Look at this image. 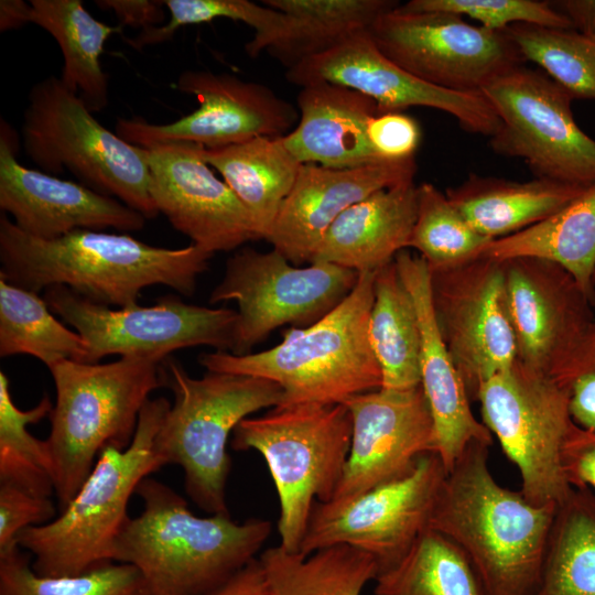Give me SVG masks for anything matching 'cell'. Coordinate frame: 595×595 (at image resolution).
<instances>
[{
	"label": "cell",
	"instance_id": "6da1fadb",
	"mask_svg": "<svg viewBox=\"0 0 595 595\" xmlns=\"http://www.w3.org/2000/svg\"><path fill=\"white\" fill-rule=\"evenodd\" d=\"M212 257L193 244L170 249L90 229L39 239L0 217V279L35 293L64 285L93 302L119 307L137 304L142 290L156 284L190 296Z\"/></svg>",
	"mask_w": 595,
	"mask_h": 595
},
{
	"label": "cell",
	"instance_id": "7a4b0ae2",
	"mask_svg": "<svg viewBox=\"0 0 595 595\" xmlns=\"http://www.w3.org/2000/svg\"><path fill=\"white\" fill-rule=\"evenodd\" d=\"M489 445L473 442L446 474L429 522L468 558L487 595H532L556 505L537 506L502 487L488 466Z\"/></svg>",
	"mask_w": 595,
	"mask_h": 595
},
{
	"label": "cell",
	"instance_id": "3957f363",
	"mask_svg": "<svg viewBox=\"0 0 595 595\" xmlns=\"http://www.w3.org/2000/svg\"><path fill=\"white\" fill-rule=\"evenodd\" d=\"M136 494L143 509L122 527L111 560L137 567L149 595L214 594L257 559L272 532L266 519L197 517L181 495L154 478H144Z\"/></svg>",
	"mask_w": 595,
	"mask_h": 595
},
{
	"label": "cell",
	"instance_id": "277c9868",
	"mask_svg": "<svg viewBox=\"0 0 595 595\" xmlns=\"http://www.w3.org/2000/svg\"><path fill=\"white\" fill-rule=\"evenodd\" d=\"M375 273H359L340 304L310 326L284 331L277 346L242 356L204 353L198 363L207 371L275 382L283 390L280 405L344 403L381 388V371L368 337Z\"/></svg>",
	"mask_w": 595,
	"mask_h": 595
},
{
	"label": "cell",
	"instance_id": "5b68a950",
	"mask_svg": "<svg viewBox=\"0 0 595 595\" xmlns=\"http://www.w3.org/2000/svg\"><path fill=\"white\" fill-rule=\"evenodd\" d=\"M171 407L165 397L142 408L131 444L107 446L69 504L52 521L22 530L18 544L34 556L42 576H72L113 562V542L129 519L128 505L139 484L165 466L155 439Z\"/></svg>",
	"mask_w": 595,
	"mask_h": 595
},
{
	"label": "cell",
	"instance_id": "8992f818",
	"mask_svg": "<svg viewBox=\"0 0 595 595\" xmlns=\"http://www.w3.org/2000/svg\"><path fill=\"white\" fill-rule=\"evenodd\" d=\"M48 370L56 399L46 442L62 511L105 447L131 444L150 393L165 381L160 363L130 357L107 364L62 360Z\"/></svg>",
	"mask_w": 595,
	"mask_h": 595
},
{
	"label": "cell",
	"instance_id": "52a82bcc",
	"mask_svg": "<svg viewBox=\"0 0 595 595\" xmlns=\"http://www.w3.org/2000/svg\"><path fill=\"white\" fill-rule=\"evenodd\" d=\"M164 367L174 402L158 432L156 453L165 465L183 468L185 490L197 507L210 515H229V436L251 413L280 405L283 390L271 380L247 375L207 371L193 378L172 359Z\"/></svg>",
	"mask_w": 595,
	"mask_h": 595
},
{
	"label": "cell",
	"instance_id": "ba28073f",
	"mask_svg": "<svg viewBox=\"0 0 595 595\" xmlns=\"http://www.w3.org/2000/svg\"><path fill=\"white\" fill-rule=\"evenodd\" d=\"M351 433V415L344 403L278 405L235 428L230 446L255 450L268 465L280 504L279 545L284 550L299 553L315 502L333 499Z\"/></svg>",
	"mask_w": 595,
	"mask_h": 595
},
{
	"label": "cell",
	"instance_id": "9c48e42d",
	"mask_svg": "<svg viewBox=\"0 0 595 595\" xmlns=\"http://www.w3.org/2000/svg\"><path fill=\"white\" fill-rule=\"evenodd\" d=\"M26 156L43 172L65 170L85 186L115 197L147 219L159 215L150 193L145 149L99 123L61 77L32 86L21 127Z\"/></svg>",
	"mask_w": 595,
	"mask_h": 595
},
{
	"label": "cell",
	"instance_id": "30bf717a",
	"mask_svg": "<svg viewBox=\"0 0 595 595\" xmlns=\"http://www.w3.org/2000/svg\"><path fill=\"white\" fill-rule=\"evenodd\" d=\"M482 422L517 467L521 494L537 506H560L571 494L561 454L573 425L569 398L548 374L519 360L478 391Z\"/></svg>",
	"mask_w": 595,
	"mask_h": 595
},
{
	"label": "cell",
	"instance_id": "8fae6325",
	"mask_svg": "<svg viewBox=\"0 0 595 595\" xmlns=\"http://www.w3.org/2000/svg\"><path fill=\"white\" fill-rule=\"evenodd\" d=\"M482 93L500 119L491 150L519 158L534 177L580 187L595 184V140L576 123L573 97L548 75L517 65Z\"/></svg>",
	"mask_w": 595,
	"mask_h": 595
},
{
	"label": "cell",
	"instance_id": "7c38bea8",
	"mask_svg": "<svg viewBox=\"0 0 595 595\" xmlns=\"http://www.w3.org/2000/svg\"><path fill=\"white\" fill-rule=\"evenodd\" d=\"M43 298L85 340V364H97L108 355L162 363L187 347L206 345L228 353L234 347L238 312L231 309L190 304L174 295L150 306L111 309L64 285L47 288Z\"/></svg>",
	"mask_w": 595,
	"mask_h": 595
},
{
	"label": "cell",
	"instance_id": "4fadbf2b",
	"mask_svg": "<svg viewBox=\"0 0 595 595\" xmlns=\"http://www.w3.org/2000/svg\"><path fill=\"white\" fill-rule=\"evenodd\" d=\"M359 273L333 263H291L272 248H244L228 258L209 304L236 301L238 321L231 354H251L275 328L306 327L333 311L353 291Z\"/></svg>",
	"mask_w": 595,
	"mask_h": 595
},
{
	"label": "cell",
	"instance_id": "5bb4252c",
	"mask_svg": "<svg viewBox=\"0 0 595 595\" xmlns=\"http://www.w3.org/2000/svg\"><path fill=\"white\" fill-rule=\"evenodd\" d=\"M447 472L435 452L407 475L343 500L316 501L299 553L345 544L370 554L379 572L396 564L429 529Z\"/></svg>",
	"mask_w": 595,
	"mask_h": 595
},
{
	"label": "cell",
	"instance_id": "9a60e30c",
	"mask_svg": "<svg viewBox=\"0 0 595 595\" xmlns=\"http://www.w3.org/2000/svg\"><path fill=\"white\" fill-rule=\"evenodd\" d=\"M368 32L390 61L448 90L482 91L493 78L524 64L506 30L476 26L453 13L413 12L398 6L380 15Z\"/></svg>",
	"mask_w": 595,
	"mask_h": 595
},
{
	"label": "cell",
	"instance_id": "2e32d148",
	"mask_svg": "<svg viewBox=\"0 0 595 595\" xmlns=\"http://www.w3.org/2000/svg\"><path fill=\"white\" fill-rule=\"evenodd\" d=\"M430 273L437 327L476 401L482 385L517 359L502 262L479 256Z\"/></svg>",
	"mask_w": 595,
	"mask_h": 595
},
{
	"label": "cell",
	"instance_id": "e0dca14e",
	"mask_svg": "<svg viewBox=\"0 0 595 595\" xmlns=\"http://www.w3.org/2000/svg\"><path fill=\"white\" fill-rule=\"evenodd\" d=\"M175 88L195 96L198 107L165 125L141 117L118 118L115 132L144 149L172 142L218 149L258 137H283L299 121L294 106L269 87L228 73L185 71Z\"/></svg>",
	"mask_w": 595,
	"mask_h": 595
},
{
	"label": "cell",
	"instance_id": "ac0fdd59",
	"mask_svg": "<svg viewBox=\"0 0 595 595\" xmlns=\"http://www.w3.org/2000/svg\"><path fill=\"white\" fill-rule=\"evenodd\" d=\"M299 87L327 82L371 98L379 113L428 107L452 116L467 132L491 138L500 119L482 91H454L431 85L386 57L368 31L355 33L324 53L288 69Z\"/></svg>",
	"mask_w": 595,
	"mask_h": 595
},
{
	"label": "cell",
	"instance_id": "d6986e66",
	"mask_svg": "<svg viewBox=\"0 0 595 595\" xmlns=\"http://www.w3.org/2000/svg\"><path fill=\"white\" fill-rule=\"evenodd\" d=\"M203 149L188 142L145 149L150 193L159 214L212 255L260 239L249 212L216 176L203 158Z\"/></svg>",
	"mask_w": 595,
	"mask_h": 595
},
{
	"label": "cell",
	"instance_id": "ffe728a7",
	"mask_svg": "<svg viewBox=\"0 0 595 595\" xmlns=\"http://www.w3.org/2000/svg\"><path fill=\"white\" fill-rule=\"evenodd\" d=\"M353 422L344 474L332 500H343L410 473L418 458L435 452L432 413L420 386L379 388L348 398Z\"/></svg>",
	"mask_w": 595,
	"mask_h": 595
},
{
	"label": "cell",
	"instance_id": "44dd1931",
	"mask_svg": "<svg viewBox=\"0 0 595 595\" xmlns=\"http://www.w3.org/2000/svg\"><path fill=\"white\" fill-rule=\"evenodd\" d=\"M501 262L517 360L551 375L595 322L594 303L553 262L529 257Z\"/></svg>",
	"mask_w": 595,
	"mask_h": 595
},
{
	"label": "cell",
	"instance_id": "7402d4cb",
	"mask_svg": "<svg viewBox=\"0 0 595 595\" xmlns=\"http://www.w3.org/2000/svg\"><path fill=\"white\" fill-rule=\"evenodd\" d=\"M9 128L1 120L0 208L23 232L50 240L78 229L138 231L145 226L141 213L115 197L22 165Z\"/></svg>",
	"mask_w": 595,
	"mask_h": 595
},
{
	"label": "cell",
	"instance_id": "603a6c76",
	"mask_svg": "<svg viewBox=\"0 0 595 595\" xmlns=\"http://www.w3.org/2000/svg\"><path fill=\"white\" fill-rule=\"evenodd\" d=\"M415 171L414 158L350 169L302 164L267 240L291 263H311L344 210L377 191L413 181Z\"/></svg>",
	"mask_w": 595,
	"mask_h": 595
},
{
	"label": "cell",
	"instance_id": "cb8c5ba5",
	"mask_svg": "<svg viewBox=\"0 0 595 595\" xmlns=\"http://www.w3.org/2000/svg\"><path fill=\"white\" fill-rule=\"evenodd\" d=\"M399 275L414 303L421 333V387L435 429V453L448 473L473 442L493 444V434L470 409L464 381L441 336L431 295V273L419 255L396 258Z\"/></svg>",
	"mask_w": 595,
	"mask_h": 595
},
{
	"label": "cell",
	"instance_id": "d4e9b609",
	"mask_svg": "<svg viewBox=\"0 0 595 595\" xmlns=\"http://www.w3.org/2000/svg\"><path fill=\"white\" fill-rule=\"evenodd\" d=\"M296 104L299 121L283 137L301 164L331 169L358 167L380 161L367 137V125L379 113L368 96L333 83L301 87Z\"/></svg>",
	"mask_w": 595,
	"mask_h": 595
},
{
	"label": "cell",
	"instance_id": "484cf974",
	"mask_svg": "<svg viewBox=\"0 0 595 595\" xmlns=\"http://www.w3.org/2000/svg\"><path fill=\"white\" fill-rule=\"evenodd\" d=\"M416 212L418 186L413 181L377 191L335 219L312 262L333 263L358 273L376 272L409 248Z\"/></svg>",
	"mask_w": 595,
	"mask_h": 595
},
{
	"label": "cell",
	"instance_id": "4316f807",
	"mask_svg": "<svg viewBox=\"0 0 595 595\" xmlns=\"http://www.w3.org/2000/svg\"><path fill=\"white\" fill-rule=\"evenodd\" d=\"M585 188L539 177L512 181L470 173L445 194L479 234L495 240L545 219Z\"/></svg>",
	"mask_w": 595,
	"mask_h": 595
},
{
	"label": "cell",
	"instance_id": "83f0119b",
	"mask_svg": "<svg viewBox=\"0 0 595 595\" xmlns=\"http://www.w3.org/2000/svg\"><path fill=\"white\" fill-rule=\"evenodd\" d=\"M283 137H258L203 149L204 160L247 208L259 238L266 240L302 165L285 147Z\"/></svg>",
	"mask_w": 595,
	"mask_h": 595
},
{
	"label": "cell",
	"instance_id": "f1b7e54d",
	"mask_svg": "<svg viewBox=\"0 0 595 595\" xmlns=\"http://www.w3.org/2000/svg\"><path fill=\"white\" fill-rule=\"evenodd\" d=\"M480 256L498 261L529 257L553 262L576 280L595 305V184L533 226L491 240Z\"/></svg>",
	"mask_w": 595,
	"mask_h": 595
},
{
	"label": "cell",
	"instance_id": "f546056e",
	"mask_svg": "<svg viewBox=\"0 0 595 595\" xmlns=\"http://www.w3.org/2000/svg\"><path fill=\"white\" fill-rule=\"evenodd\" d=\"M31 23L45 30L63 55L61 79L91 112L108 105V75L100 56L107 39L121 31L94 18L80 0H31Z\"/></svg>",
	"mask_w": 595,
	"mask_h": 595
},
{
	"label": "cell",
	"instance_id": "4dcf8cb0",
	"mask_svg": "<svg viewBox=\"0 0 595 595\" xmlns=\"http://www.w3.org/2000/svg\"><path fill=\"white\" fill-rule=\"evenodd\" d=\"M368 337L381 371V388L421 385V333L416 310L394 260L375 273Z\"/></svg>",
	"mask_w": 595,
	"mask_h": 595
},
{
	"label": "cell",
	"instance_id": "1f68e13d",
	"mask_svg": "<svg viewBox=\"0 0 595 595\" xmlns=\"http://www.w3.org/2000/svg\"><path fill=\"white\" fill-rule=\"evenodd\" d=\"M394 0H263L289 19L284 36L267 52L288 69L326 52L350 35L369 31Z\"/></svg>",
	"mask_w": 595,
	"mask_h": 595
},
{
	"label": "cell",
	"instance_id": "d6a6232c",
	"mask_svg": "<svg viewBox=\"0 0 595 595\" xmlns=\"http://www.w3.org/2000/svg\"><path fill=\"white\" fill-rule=\"evenodd\" d=\"M258 559L271 595H361L379 573L370 554L345 544L306 556L277 545Z\"/></svg>",
	"mask_w": 595,
	"mask_h": 595
},
{
	"label": "cell",
	"instance_id": "836d02e7",
	"mask_svg": "<svg viewBox=\"0 0 595 595\" xmlns=\"http://www.w3.org/2000/svg\"><path fill=\"white\" fill-rule=\"evenodd\" d=\"M532 595H595V493L573 488L558 507Z\"/></svg>",
	"mask_w": 595,
	"mask_h": 595
},
{
	"label": "cell",
	"instance_id": "e575fe53",
	"mask_svg": "<svg viewBox=\"0 0 595 595\" xmlns=\"http://www.w3.org/2000/svg\"><path fill=\"white\" fill-rule=\"evenodd\" d=\"M375 581V595H487L466 554L432 529Z\"/></svg>",
	"mask_w": 595,
	"mask_h": 595
},
{
	"label": "cell",
	"instance_id": "d590c367",
	"mask_svg": "<svg viewBox=\"0 0 595 595\" xmlns=\"http://www.w3.org/2000/svg\"><path fill=\"white\" fill-rule=\"evenodd\" d=\"M53 314L39 293L0 279V356L31 355L47 368L62 360L85 363V340Z\"/></svg>",
	"mask_w": 595,
	"mask_h": 595
},
{
	"label": "cell",
	"instance_id": "8d00e7d4",
	"mask_svg": "<svg viewBox=\"0 0 595 595\" xmlns=\"http://www.w3.org/2000/svg\"><path fill=\"white\" fill-rule=\"evenodd\" d=\"M53 403L47 394L29 410H20L11 398L9 379L0 371V485L50 497L55 493L54 466L46 440L28 431L48 416Z\"/></svg>",
	"mask_w": 595,
	"mask_h": 595
},
{
	"label": "cell",
	"instance_id": "74e56055",
	"mask_svg": "<svg viewBox=\"0 0 595 595\" xmlns=\"http://www.w3.org/2000/svg\"><path fill=\"white\" fill-rule=\"evenodd\" d=\"M490 241L467 221L445 192L429 182L418 186V212L409 248L419 252L430 270L470 261Z\"/></svg>",
	"mask_w": 595,
	"mask_h": 595
},
{
	"label": "cell",
	"instance_id": "f35d334b",
	"mask_svg": "<svg viewBox=\"0 0 595 595\" xmlns=\"http://www.w3.org/2000/svg\"><path fill=\"white\" fill-rule=\"evenodd\" d=\"M524 62L539 65L572 97L595 100V42L573 29L513 24L506 30Z\"/></svg>",
	"mask_w": 595,
	"mask_h": 595
},
{
	"label": "cell",
	"instance_id": "ab89813d",
	"mask_svg": "<svg viewBox=\"0 0 595 595\" xmlns=\"http://www.w3.org/2000/svg\"><path fill=\"white\" fill-rule=\"evenodd\" d=\"M170 20L162 26L142 30L128 43L134 48L163 43L172 39L182 26L230 19L242 22L255 30V35L245 45L246 53L256 58L261 52L277 44L289 28L285 14L264 4L248 0H163Z\"/></svg>",
	"mask_w": 595,
	"mask_h": 595
},
{
	"label": "cell",
	"instance_id": "60d3db41",
	"mask_svg": "<svg viewBox=\"0 0 595 595\" xmlns=\"http://www.w3.org/2000/svg\"><path fill=\"white\" fill-rule=\"evenodd\" d=\"M0 595H149L131 564L108 562L72 576L36 574L20 547L0 555Z\"/></svg>",
	"mask_w": 595,
	"mask_h": 595
},
{
	"label": "cell",
	"instance_id": "b9f144b4",
	"mask_svg": "<svg viewBox=\"0 0 595 595\" xmlns=\"http://www.w3.org/2000/svg\"><path fill=\"white\" fill-rule=\"evenodd\" d=\"M399 8L413 12H447L466 15L483 28L505 31L513 24L572 29L570 21L550 1L539 0H411Z\"/></svg>",
	"mask_w": 595,
	"mask_h": 595
},
{
	"label": "cell",
	"instance_id": "7bdbcfd3",
	"mask_svg": "<svg viewBox=\"0 0 595 595\" xmlns=\"http://www.w3.org/2000/svg\"><path fill=\"white\" fill-rule=\"evenodd\" d=\"M550 376L565 390L574 423L595 430V322Z\"/></svg>",
	"mask_w": 595,
	"mask_h": 595
},
{
	"label": "cell",
	"instance_id": "ee69618b",
	"mask_svg": "<svg viewBox=\"0 0 595 595\" xmlns=\"http://www.w3.org/2000/svg\"><path fill=\"white\" fill-rule=\"evenodd\" d=\"M55 518L56 507L50 497L0 485V555L19 547L18 536L22 530Z\"/></svg>",
	"mask_w": 595,
	"mask_h": 595
},
{
	"label": "cell",
	"instance_id": "f6af8a7d",
	"mask_svg": "<svg viewBox=\"0 0 595 595\" xmlns=\"http://www.w3.org/2000/svg\"><path fill=\"white\" fill-rule=\"evenodd\" d=\"M367 137L380 159L404 160L414 158L421 129L418 121L404 112H383L370 118Z\"/></svg>",
	"mask_w": 595,
	"mask_h": 595
},
{
	"label": "cell",
	"instance_id": "bcb514c9",
	"mask_svg": "<svg viewBox=\"0 0 595 595\" xmlns=\"http://www.w3.org/2000/svg\"><path fill=\"white\" fill-rule=\"evenodd\" d=\"M561 462L572 488L595 493V430L573 423L562 447Z\"/></svg>",
	"mask_w": 595,
	"mask_h": 595
},
{
	"label": "cell",
	"instance_id": "7dc6e473",
	"mask_svg": "<svg viewBox=\"0 0 595 595\" xmlns=\"http://www.w3.org/2000/svg\"><path fill=\"white\" fill-rule=\"evenodd\" d=\"M96 6L111 10L119 25L142 30L162 26L166 23L163 0H96Z\"/></svg>",
	"mask_w": 595,
	"mask_h": 595
},
{
	"label": "cell",
	"instance_id": "c3c4849f",
	"mask_svg": "<svg viewBox=\"0 0 595 595\" xmlns=\"http://www.w3.org/2000/svg\"><path fill=\"white\" fill-rule=\"evenodd\" d=\"M212 595H271L259 559L251 561Z\"/></svg>",
	"mask_w": 595,
	"mask_h": 595
},
{
	"label": "cell",
	"instance_id": "681fc988",
	"mask_svg": "<svg viewBox=\"0 0 595 595\" xmlns=\"http://www.w3.org/2000/svg\"><path fill=\"white\" fill-rule=\"evenodd\" d=\"M571 23L573 30L595 42V0L550 1Z\"/></svg>",
	"mask_w": 595,
	"mask_h": 595
},
{
	"label": "cell",
	"instance_id": "f907efd6",
	"mask_svg": "<svg viewBox=\"0 0 595 595\" xmlns=\"http://www.w3.org/2000/svg\"><path fill=\"white\" fill-rule=\"evenodd\" d=\"M31 3L22 0L0 1V31L6 32L31 23Z\"/></svg>",
	"mask_w": 595,
	"mask_h": 595
},
{
	"label": "cell",
	"instance_id": "816d5d0a",
	"mask_svg": "<svg viewBox=\"0 0 595 595\" xmlns=\"http://www.w3.org/2000/svg\"><path fill=\"white\" fill-rule=\"evenodd\" d=\"M592 283H593V290H594V296H595V267L593 271Z\"/></svg>",
	"mask_w": 595,
	"mask_h": 595
}]
</instances>
